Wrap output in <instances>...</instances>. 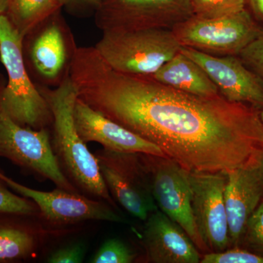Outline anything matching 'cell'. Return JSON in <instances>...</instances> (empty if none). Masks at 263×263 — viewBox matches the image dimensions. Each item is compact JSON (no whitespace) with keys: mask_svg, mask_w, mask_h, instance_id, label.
I'll return each instance as SVG.
<instances>
[{"mask_svg":"<svg viewBox=\"0 0 263 263\" xmlns=\"http://www.w3.org/2000/svg\"><path fill=\"white\" fill-rule=\"evenodd\" d=\"M69 76L79 100L189 171L227 172L263 160L260 111L249 105L117 72L95 47L76 48Z\"/></svg>","mask_w":263,"mask_h":263,"instance_id":"obj_1","label":"cell"},{"mask_svg":"<svg viewBox=\"0 0 263 263\" xmlns=\"http://www.w3.org/2000/svg\"><path fill=\"white\" fill-rule=\"evenodd\" d=\"M39 89L51 109L52 148L64 174L84 193L115 206L96 157L88 149L76 129L74 109L78 95L70 76L55 89Z\"/></svg>","mask_w":263,"mask_h":263,"instance_id":"obj_2","label":"cell"},{"mask_svg":"<svg viewBox=\"0 0 263 263\" xmlns=\"http://www.w3.org/2000/svg\"><path fill=\"white\" fill-rule=\"evenodd\" d=\"M23 39L8 15H0V60L8 77L0 96V108L19 125L44 129L53 118L48 102L26 68Z\"/></svg>","mask_w":263,"mask_h":263,"instance_id":"obj_3","label":"cell"},{"mask_svg":"<svg viewBox=\"0 0 263 263\" xmlns=\"http://www.w3.org/2000/svg\"><path fill=\"white\" fill-rule=\"evenodd\" d=\"M113 70L129 75L152 76L181 50L172 29H109L95 46Z\"/></svg>","mask_w":263,"mask_h":263,"instance_id":"obj_4","label":"cell"},{"mask_svg":"<svg viewBox=\"0 0 263 263\" xmlns=\"http://www.w3.org/2000/svg\"><path fill=\"white\" fill-rule=\"evenodd\" d=\"M182 47L216 56H238L263 32V27L249 10L221 18L193 16L172 28Z\"/></svg>","mask_w":263,"mask_h":263,"instance_id":"obj_5","label":"cell"},{"mask_svg":"<svg viewBox=\"0 0 263 263\" xmlns=\"http://www.w3.org/2000/svg\"><path fill=\"white\" fill-rule=\"evenodd\" d=\"M109 192L130 215L146 221L158 210L149 174L140 153L104 149L95 154Z\"/></svg>","mask_w":263,"mask_h":263,"instance_id":"obj_6","label":"cell"},{"mask_svg":"<svg viewBox=\"0 0 263 263\" xmlns=\"http://www.w3.org/2000/svg\"><path fill=\"white\" fill-rule=\"evenodd\" d=\"M0 156L49 179L58 188L79 193L60 167L47 129H34L19 125L1 108Z\"/></svg>","mask_w":263,"mask_h":263,"instance_id":"obj_7","label":"cell"},{"mask_svg":"<svg viewBox=\"0 0 263 263\" xmlns=\"http://www.w3.org/2000/svg\"><path fill=\"white\" fill-rule=\"evenodd\" d=\"M140 155L149 174L158 209L186 232L199 250L209 253L194 219L189 171L165 156Z\"/></svg>","mask_w":263,"mask_h":263,"instance_id":"obj_8","label":"cell"},{"mask_svg":"<svg viewBox=\"0 0 263 263\" xmlns=\"http://www.w3.org/2000/svg\"><path fill=\"white\" fill-rule=\"evenodd\" d=\"M193 16L189 0H105L95 23L102 31L167 29Z\"/></svg>","mask_w":263,"mask_h":263,"instance_id":"obj_9","label":"cell"},{"mask_svg":"<svg viewBox=\"0 0 263 263\" xmlns=\"http://www.w3.org/2000/svg\"><path fill=\"white\" fill-rule=\"evenodd\" d=\"M189 180L194 219L204 245L209 252L229 249L226 173L189 171Z\"/></svg>","mask_w":263,"mask_h":263,"instance_id":"obj_10","label":"cell"},{"mask_svg":"<svg viewBox=\"0 0 263 263\" xmlns=\"http://www.w3.org/2000/svg\"><path fill=\"white\" fill-rule=\"evenodd\" d=\"M180 51L203 69L227 100L263 110V80L239 57L216 56L182 46Z\"/></svg>","mask_w":263,"mask_h":263,"instance_id":"obj_11","label":"cell"},{"mask_svg":"<svg viewBox=\"0 0 263 263\" xmlns=\"http://www.w3.org/2000/svg\"><path fill=\"white\" fill-rule=\"evenodd\" d=\"M65 25L60 10L30 32L29 59L44 84L57 86L69 75L77 47Z\"/></svg>","mask_w":263,"mask_h":263,"instance_id":"obj_12","label":"cell"},{"mask_svg":"<svg viewBox=\"0 0 263 263\" xmlns=\"http://www.w3.org/2000/svg\"><path fill=\"white\" fill-rule=\"evenodd\" d=\"M5 182L21 195L33 200L48 220L60 224L86 220L127 223L103 201H96L62 189L52 192L33 190L7 178Z\"/></svg>","mask_w":263,"mask_h":263,"instance_id":"obj_13","label":"cell"},{"mask_svg":"<svg viewBox=\"0 0 263 263\" xmlns=\"http://www.w3.org/2000/svg\"><path fill=\"white\" fill-rule=\"evenodd\" d=\"M224 173L230 248H236L240 247L247 221L263 200V160Z\"/></svg>","mask_w":263,"mask_h":263,"instance_id":"obj_14","label":"cell"},{"mask_svg":"<svg viewBox=\"0 0 263 263\" xmlns=\"http://www.w3.org/2000/svg\"><path fill=\"white\" fill-rule=\"evenodd\" d=\"M74 120L85 143L97 142L105 149L114 152L164 156L158 146L99 113L79 98L74 109Z\"/></svg>","mask_w":263,"mask_h":263,"instance_id":"obj_15","label":"cell"},{"mask_svg":"<svg viewBox=\"0 0 263 263\" xmlns=\"http://www.w3.org/2000/svg\"><path fill=\"white\" fill-rule=\"evenodd\" d=\"M145 221L143 240L148 262H200L202 257L191 238L160 209Z\"/></svg>","mask_w":263,"mask_h":263,"instance_id":"obj_16","label":"cell"},{"mask_svg":"<svg viewBox=\"0 0 263 263\" xmlns=\"http://www.w3.org/2000/svg\"><path fill=\"white\" fill-rule=\"evenodd\" d=\"M152 77L161 84L198 96L213 97L220 94L203 69L181 51Z\"/></svg>","mask_w":263,"mask_h":263,"instance_id":"obj_17","label":"cell"},{"mask_svg":"<svg viewBox=\"0 0 263 263\" xmlns=\"http://www.w3.org/2000/svg\"><path fill=\"white\" fill-rule=\"evenodd\" d=\"M62 8L57 0H9L6 15L24 38Z\"/></svg>","mask_w":263,"mask_h":263,"instance_id":"obj_18","label":"cell"},{"mask_svg":"<svg viewBox=\"0 0 263 263\" xmlns=\"http://www.w3.org/2000/svg\"><path fill=\"white\" fill-rule=\"evenodd\" d=\"M34 237L18 228H0V261L22 258L32 252Z\"/></svg>","mask_w":263,"mask_h":263,"instance_id":"obj_19","label":"cell"},{"mask_svg":"<svg viewBox=\"0 0 263 263\" xmlns=\"http://www.w3.org/2000/svg\"><path fill=\"white\" fill-rule=\"evenodd\" d=\"M193 16L213 19L239 13L246 8V0H189Z\"/></svg>","mask_w":263,"mask_h":263,"instance_id":"obj_20","label":"cell"},{"mask_svg":"<svg viewBox=\"0 0 263 263\" xmlns=\"http://www.w3.org/2000/svg\"><path fill=\"white\" fill-rule=\"evenodd\" d=\"M240 247L263 257V200L247 221Z\"/></svg>","mask_w":263,"mask_h":263,"instance_id":"obj_21","label":"cell"},{"mask_svg":"<svg viewBox=\"0 0 263 263\" xmlns=\"http://www.w3.org/2000/svg\"><path fill=\"white\" fill-rule=\"evenodd\" d=\"M137 254L122 240L111 238L105 241L91 259L93 263H131Z\"/></svg>","mask_w":263,"mask_h":263,"instance_id":"obj_22","label":"cell"},{"mask_svg":"<svg viewBox=\"0 0 263 263\" xmlns=\"http://www.w3.org/2000/svg\"><path fill=\"white\" fill-rule=\"evenodd\" d=\"M201 263H263L262 256L236 247L219 252H209L202 256Z\"/></svg>","mask_w":263,"mask_h":263,"instance_id":"obj_23","label":"cell"},{"mask_svg":"<svg viewBox=\"0 0 263 263\" xmlns=\"http://www.w3.org/2000/svg\"><path fill=\"white\" fill-rule=\"evenodd\" d=\"M35 212L34 204L24 197L17 196L0 185V213L32 215Z\"/></svg>","mask_w":263,"mask_h":263,"instance_id":"obj_24","label":"cell"},{"mask_svg":"<svg viewBox=\"0 0 263 263\" xmlns=\"http://www.w3.org/2000/svg\"><path fill=\"white\" fill-rule=\"evenodd\" d=\"M238 57L263 80V32L243 48Z\"/></svg>","mask_w":263,"mask_h":263,"instance_id":"obj_25","label":"cell"},{"mask_svg":"<svg viewBox=\"0 0 263 263\" xmlns=\"http://www.w3.org/2000/svg\"><path fill=\"white\" fill-rule=\"evenodd\" d=\"M84 251L81 245H72L58 249L48 257L50 263H80L83 262Z\"/></svg>","mask_w":263,"mask_h":263,"instance_id":"obj_26","label":"cell"},{"mask_svg":"<svg viewBox=\"0 0 263 263\" xmlns=\"http://www.w3.org/2000/svg\"><path fill=\"white\" fill-rule=\"evenodd\" d=\"M62 7L98 9L105 0H57Z\"/></svg>","mask_w":263,"mask_h":263,"instance_id":"obj_27","label":"cell"},{"mask_svg":"<svg viewBox=\"0 0 263 263\" xmlns=\"http://www.w3.org/2000/svg\"><path fill=\"white\" fill-rule=\"evenodd\" d=\"M251 14L263 27V0H246Z\"/></svg>","mask_w":263,"mask_h":263,"instance_id":"obj_28","label":"cell"},{"mask_svg":"<svg viewBox=\"0 0 263 263\" xmlns=\"http://www.w3.org/2000/svg\"><path fill=\"white\" fill-rule=\"evenodd\" d=\"M9 0H0V15L5 14L8 10Z\"/></svg>","mask_w":263,"mask_h":263,"instance_id":"obj_29","label":"cell"},{"mask_svg":"<svg viewBox=\"0 0 263 263\" xmlns=\"http://www.w3.org/2000/svg\"><path fill=\"white\" fill-rule=\"evenodd\" d=\"M8 177H6L4 174H3L1 172H0V180H3V181H5V180Z\"/></svg>","mask_w":263,"mask_h":263,"instance_id":"obj_30","label":"cell"},{"mask_svg":"<svg viewBox=\"0 0 263 263\" xmlns=\"http://www.w3.org/2000/svg\"><path fill=\"white\" fill-rule=\"evenodd\" d=\"M260 118L261 120H262V122H263V110L260 111Z\"/></svg>","mask_w":263,"mask_h":263,"instance_id":"obj_31","label":"cell"},{"mask_svg":"<svg viewBox=\"0 0 263 263\" xmlns=\"http://www.w3.org/2000/svg\"></svg>","mask_w":263,"mask_h":263,"instance_id":"obj_32","label":"cell"}]
</instances>
